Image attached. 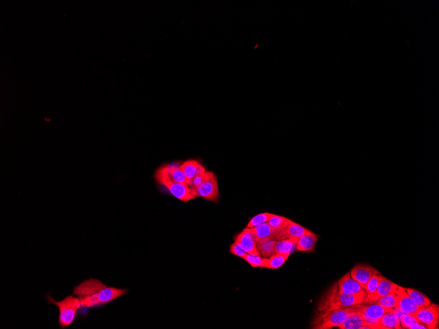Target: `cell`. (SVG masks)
<instances>
[{
  "label": "cell",
  "instance_id": "6da1fadb",
  "mask_svg": "<svg viewBox=\"0 0 439 329\" xmlns=\"http://www.w3.org/2000/svg\"><path fill=\"white\" fill-rule=\"evenodd\" d=\"M125 289L108 287L102 281L90 279L74 288L73 295L79 297L82 308H91L108 304L125 295Z\"/></svg>",
  "mask_w": 439,
  "mask_h": 329
},
{
  "label": "cell",
  "instance_id": "7a4b0ae2",
  "mask_svg": "<svg viewBox=\"0 0 439 329\" xmlns=\"http://www.w3.org/2000/svg\"><path fill=\"white\" fill-rule=\"evenodd\" d=\"M365 296V294L347 295L339 290L337 283H335L321 298L319 302L318 310L319 312H326L350 308L361 304Z\"/></svg>",
  "mask_w": 439,
  "mask_h": 329
},
{
  "label": "cell",
  "instance_id": "3957f363",
  "mask_svg": "<svg viewBox=\"0 0 439 329\" xmlns=\"http://www.w3.org/2000/svg\"><path fill=\"white\" fill-rule=\"evenodd\" d=\"M46 298L49 304L58 307L60 312L58 322L60 327L65 328L71 325L76 318L77 312L82 307L79 298L74 297V295L69 296L61 301H56L50 296H48Z\"/></svg>",
  "mask_w": 439,
  "mask_h": 329
},
{
  "label": "cell",
  "instance_id": "277c9868",
  "mask_svg": "<svg viewBox=\"0 0 439 329\" xmlns=\"http://www.w3.org/2000/svg\"><path fill=\"white\" fill-rule=\"evenodd\" d=\"M353 307L347 309L330 310L319 312L312 322V328L316 329H330L339 328L344 323Z\"/></svg>",
  "mask_w": 439,
  "mask_h": 329
},
{
  "label": "cell",
  "instance_id": "5b68a950",
  "mask_svg": "<svg viewBox=\"0 0 439 329\" xmlns=\"http://www.w3.org/2000/svg\"><path fill=\"white\" fill-rule=\"evenodd\" d=\"M192 192L195 198L202 197L207 201L217 203L219 200L220 192L217 176L212 171H206L203 182L196 189H192Z\"/></svg>",
  "mask_w": 439,
  "mask_h": 329
},
{
  "label": "cell",
  "instance_id": "8992f818",
  "mask_svg": "<svg viewBox=\"0 0 439 329\" xmlns=\"http://www.w3.org/2000/svg\"><path fill=\"white\" fill-rule=\"evenodd\" d=\"M156 178L158 182L161 181H169L176 183H187L186 178L181 166L177 164H168L161 167L157 171Z\"/></svg>",
  "mask_w": 439,
  "mask_h": 329
},
{
  "label": "cell",
  "instance_id": "52a82bcc",
  "mask_svg": "<svg viewBox=\"0 0 439 329\" xmlns=\"http://www.w3.org/2000/svg\"><path fill=\"white\" fill-rule=\"evenodd\" d=\"M414 316L419 323L426 325L427 328L438 327L439 322V307L438 305L431 304L429 306L422 307Z\"/></svg>",
  "mask_w": 439,
  "mask_h": 329
},
{
  "label": "cell",
  "instance_id": "ba28073f",
  "mask_svg": "<svg viewBox=\"0 0 439 329\" xmlns=\"http://www.w3.org/2000/svg\"><path fill=\"white\" fill-rule=\"evenodd\" d=\"M163 185L176 198L182 202H188L195 199L192 190L187 183H176L169 181H161L158 182Z\"/></svg>",
  "mask_w": 439,
  "mask_h": 329
},
{
  "label": "cell",
  "instance_id": "9c48e42d",
  "mask_svg": "<svg viewBox=\"0 0 439 329\" xmlns=\"http://www.w3.org/2000/svg\"><path fill=\"white\" fill-rule=\"evenodd\" d=\"M235 242L238 243L246 254L261 256L258 250L257 241L251 228L245 227L242 232L236 237Z\"/></svg>",
  "mask_w": 439,
  "mask_h": 329
},
{
  "label": "cell",
  "instance_id": "30bf717a",
  "mask_svg": "<svg viewBox=\"0 0 439 329\" xmlns=\"http://www.w3.org/2000/svg\"><path fill=\"white\" fill-rule=\"evenodd\" d=\"M356 308L361 312L366 319L372 321H379L386 312L391 309L384 308L376 302H362L356 305Z\"/></svg>",
  "mask_w": 439,
  "mask_h": 329
},
{
  "label": "cell",
  "instance_id": "8fae6325",
  "mask_svg": "<svg viewBox=\"0 0 439 329\" xmlns=\"http://www.w3.org/2000/svg\"><path fill=\"white\" fill-rule=\"evenodd\" d=\"M398 287L399 286L397 284L381 276L376 292L372 295L365 296L364 302H374L379 298L389 295V294L396 293L398 290Z\"/></svg>",
  "mask_w": 439,
  "mask_h": 329
},
{
  "label": "cell",
  "instance_id": "7c38bea8",
  "mask_svg": "<svg viewBox=\"0 0 439 329\" xmlns=\"http://www.w3.org/2000/svg\"><path fill=\"white\" fill-rule=\"evenodd\" d=\"M396 308L406 314L414 315L419 307L415 304L408 295L406 288L399 286L397 291Z\"/></svg>",
  "mask_w": 439,
  "mask_h": 329
},
{
  "label": "cell",
  "instance_id": "4fadbf2b",
  "mask_svg": "<svg viewBox=\"0 0 439 329\" xmlns=\"http://www.w3.org/2000/svg\"><path fill=\"white\" fill-rule=\"evenodd\" d=\"M337 285L339 290L347 295H366L365 288L357 281L354 280L350 272L339 279Z\"/></svg>",
  "mask_w": 439,
  "mask_h": 329
},
{
  "label": "cell",
  "instance_id": "5bb4252c",
  "mask_svg": "<svg viewBox=\"0 0 439 329\" xmlns=\"http://www.w3.org/2000/svg\"><path fill=\"white\" fill-rule=\"evenodd\" d=\"M350 274L354 280L357 281L363 288H365L370 279L375 275L379 274V273L374 267L369 265H358L351 270Z\"/></svg>",
  "mask_w": 439,
  "mask_h": 329
},
{
  "label": "cell",
  "instance_id": "9a60e30c",
  "mask_svg": "<svg viewBox=\"0 0 439 329\" xmlns=\"http://www.w3.org/2000/svg\"><path fill=\"white\" fill-rule=\"evenodd\" d=\"M364 326L366 325L363 319L362 314L354 306L353 307L352 311L350 312L346 320L339 328L341 329H361Z\"/></svg>",
  "mask_w": 439,
  "mask_h": 329
},
{
  "label": "cell",
  "instance_id": "2e32d148",
  "mask_svg": "<svg viewBox=\"0 0 439 329\" xmlns=\"http://www.w3.org/2000/svg\"><path fill=\"white\" fill-rule=\"evenodd\" d=\"M400 319L395 313V309H391L382 316L378 324V328H401Z\"/></svg>",
  "mask_w": 439,
  "mask_h": 329
},
{
  "label": "cell",
  "instance_id": "e0dca14e",
  "mask_svg": "<svg viewBox=\"0 0 439 329\" xmlns=\"http://www.w3.org/2000/svg\"><path fill=\"white\" fill-rule=\"evenodd\" d=\"M318 236L310 231L298 239L296 249L302 252H311L315 247Z\"/></svg>",
  "mask_w": 439,
  "mask_h": 329
},
{
  "label": "cell",
  "instance_id": "ac0fdd59",
  "mask_svg": "<svg viewBox=\"0 0 439 329\" xmlns=\"http://www.w3.org/2000/svg\"><path fill=\"white\" fill-rule=\"evenodd\" d=\"M290 255L285 254H276L269 258H264L263 267L270 269L280 268L285 264Z\"/></svg>",
  "mask_w": 439,
  "mask_h": 329
},
{
  "label": "cell",
  "instance_id": "d6986e66",
  "mask_svg": "<svg viewBox=\"0 0 439 329\" xmlns=\"http://www.w3.org/2000/svg\"><path fill=\"white\" fill-rule=\"evenodd\" d=\"M276 240L269 239L258 241L257 246L259 253L264 258H271L275 255Z\"/></svg>",
  "mask_w": 439,
  "mask_h": 329
},
{
  "label": "cell",
  "instance_id": "ffe728a7",
  "mask_svg": "<svg viewBox=\"0 0 439 329\" xmlns=\"http://www.w3.org/2000/svg\"><path fill=\"white\" fill-rule=\"evenodd\" d=\"M251 229H252L253 234H254L257 243L258 241H261V240L274 239L273 229H272L271 225L268 224V222L251 228Z\"/></svg>",
  "mask_w": 439,
  "mask_h": 329
},
{
  "label": "cell",
  "instance_id": "44dd1931",
  "mask_svg": "<svg viewBox=\"0 0 439 329\" xmlns=\"http://www.w3.org/2000/svg\"><path fill=\"white\" fill-rule=\"evenodd\" d=\"M298 240L287 239L276 241L275 253L290 255L296 248Z\"/></svg>",
  "mask_w": 439,
  "mask_h": 329
},
{
  "label": "cell",
  "instance_id": "7402d4cb",
  "mask_svg": "<svg viewBox=\"0 0 439 329\" xmlns=\"http://www.w3.org/2000/svg\"><path fill=\"white\" fill-rule=\"evenodd\" d=\"M408 295L410 296L411 299L415 304L422 308V307L429 306L431 304V302L429 298H427L423 293L419 291L415 290V289L406 288Z\"/></svg>",
  "mask_w": 439,
  "mask_h": 329
},
{
  "label": "cell",
  "instance_id": "603a6c76",
  "mask_svg": "<svg viewBox=\"0 0 439 329\" xmlns=\"http://www.w3.org/2000/svg\"><path fill=\"white\" fill-rule=\"evenodd\" d=\"M199 163L195 160H189L181 164V168L186 178V183L188 185L195 176L197 175V168Z\"/></svg>",
  "mask_w": 439,
  "mask_h": 329
},
{
  "label": "cell",
  "instance_id": "cb8c5ba5",
  "mask_svg": "<svg viewBox=\"0 0 439 329\" xmlns=\"http://www.w3.org/2000/svg\"><path fill=\"white\" fill-rule=\"evenodd\" d=\"M309 231V229H306L302 225L291 220L287 228L288 239L298 240L300 237L304 236Z\"/></svg>",
  "mask_w": 439,
  "mask_h": 329
},
{
  "label": "cell",
  "instance_id": "d4e9b609",
  "mask_svg": "<svg viewBox=\"0 0 439 329\" xmlns=\"http://www.w3.org/2000/svg\"><path fill=\"white\" fill-rule=\"evenodd\" d=\"M397 300V294H389L375 301L378 304L386 309H395Z\"/></svg>",
  "mask_w": 439,
  "mask_h": 329
},
{
  "label": "cell",
  "instance_id": "484cf974",
  "mask_svg": "<svg viewBox=\"0 0 439 329\" xmlns=\"http://www.w3.org/2000/svg\"><path fill=\"white\" fill-rule=\"evenodd\" d=\"M273 215V214L266 212L255 216L250 221L246 228H253L264 224V223L269 222Z\"/></svg>",
  "mask_w": 439,
  "mask_h": 329
},
{
  "label": "cell",
  "instance_id": "4316f807",
  "mask_svg": "<svg viewBox=\"0 0 439 329\" xmlns=\"http://www.w3.org/2000/svg\"><path fill=\"white\" fill-rule=\"evenodd\" d=\"M380 277H381L380 274L375 275L366 284L365 288H364L365 290L366 296L372 295L376 292L378 285H379Z\"/></svg>",
  "mask_w": 439,
  "mask_h": 329
},
{
  "label": "cell",
  "instance_id": "83f0119b",
  "mask_svg": "<svg viewBox=\"0 0 439 329\" xmlns=\"http://www.w3.org/2000/svg\"><path fill=\"white\" fill-rule=\"evenodd\" d=\"M243 260L252 267H263L264 258H262L260 256L246 254Z\"/></svg>",
  "mask_w": 439,
  "mask_h": 329
},
{
  "label": "cell",
  "instance_id": "f1b7e54d",
  "mask_svg": "<svg viewBox=\"0 0 439 329\" xmlns=\"http://www.w3.org/2000/svg\"><path fill=\"white\" fill-rule=\"evenodd\" d=\"M418 323L414 315L404 314L400 318V325L404 328H410L411 326Z\"/></svg>",
  "mask_w": 439,
  "mask_h": 329
},
{
  "label": "cell",
  "instance_id": "f546056e",
  "mask_svg": "<svg viewBox=\"0 0 439 329\" xmlns=\"http://www.w3.org/2000/svg\"><path fill=\"white\" fill-rule=\"evenodd\" d=\"M230 252L231 253L232 255L238 256V257L243 258V259L246 255L245 251L244 250L238 243H236V242L232 244L231 246H230Z\"/></svg>",
  "mask_w": 439,
  "mask_h": 329
},
{
  "label": "cell",
  "instance_id": "4dcf8cb0",
  "mask_svg": "<svg viewBox=\"0 0 439 329\" xmlns=\"http://www.w3.org/2000/svg\"><path fill=\"white\" fill-rule=\"evenodd\" d=\"M205 173L195 176V177L191 180V182H190L188 184L190 189L192 190L195 189L196 188L199 186V185L201 184L202 182H203L204 179H205Z\"/></svg>",
  "mask_w": 439,
  "mask_h": 329
},
{
  "label": "cell",
  "instance_id": "1f68e13d",
  "mask_svg": "<svg viewBox=\"0 0 439 329\" xmlns=\"http://www.w3.org/2000/svg\"><path fill=\"white\" fill-rule=\"evenodd\" d=\"M427 328L426 325H423V324L418 323L415 324V325L411 326L410 329H426Z\"/></svg>",
  "mask_w": 439,
  "mask_h": 329
}]
</instances>
